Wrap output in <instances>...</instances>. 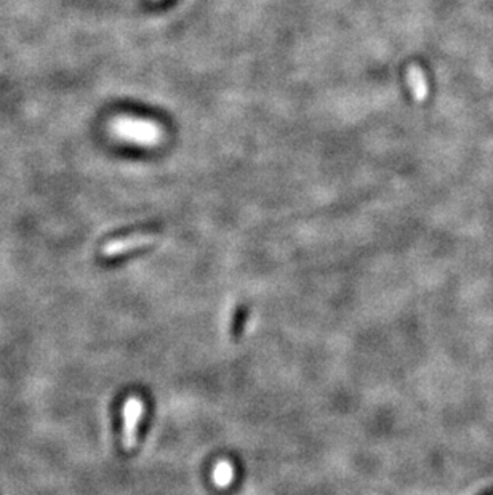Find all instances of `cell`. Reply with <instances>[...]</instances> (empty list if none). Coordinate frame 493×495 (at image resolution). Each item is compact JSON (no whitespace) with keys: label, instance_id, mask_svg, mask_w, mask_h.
<instances>
[{"label":"cell","instance_id":"6da1fadb","mask_svg":"<svg viewBox=\"0 0 493 495\" xmlns=\"http://www.w3.org/2000/svg\"><path fill=\"white\" fill-rule=\"evenodd\" d=\"M114 131L119 136H124L125 140L136 141L143 145H154L160 140V129L153 122L141 120V119H117L114 122Z\"/></svg>","mask_w":493,"mask_h":495},{"label":"cell","instance_id":"7a4b0ae2","mask_svg":"<svg viewBox=\"0 0 493 495\" xmlns=\"http://www.w3.org/2000/svg\"><path fill=\"white\" fill-rule=\"evenodd\" d=\"M144 412L143 401L130 396L124 404V426H122V445L125 450H133L138 438V426Z\"/></svg>","mask_w":493,"mask_h":495},{"label":"cell","instance_id":"3957f363","mask_svg":"<svg viewBox=\"0 0 493 495\" xmlns=\"http://www.w3.org/2000/svg\"><path fill=\"white\" fill-rule=\"evenodd\" d=\"M155 234L151 233H135L130 234V236L117 238L112 239V241L106 242L101 249L102 257H117V255H124L127 252H131V250L143 249L146 246H151V244L155 242Z\"/></svg>","mask_w":493,"mask_h":495},{"label":"cell","instance_id":"277c9868","mask_svg":"<svg viewBox=\"0 0 493 495\" xmlns=\"http://www.w3.org/2000/svg\"><path fill=\"white\" fill-rule=\"evenodd\" d=\"M407 81L410 85V90H412V95L415 100L418 103H423L426 100L429 88H428V82L426 77H424V72L419 66L417 65H410L407 70Z\"/></svg>","mask_w":493,"mask_h":495},{"label":"cell","instance_id":"5b68a950","mask_svg":"<svg viewBox=\"0 0 493 495\" xmlns=\"http://www.w3.org/2000/svg\"><path fill=\"white\" fill-rule=\"evenodd\" d=\"M232 478H234V470L231 467V463L219 462L217 467H215L213 479L218 487H228L229 484H231Z\"/></svg>","mask_w":493,"mask_h":495}]
</instances>
